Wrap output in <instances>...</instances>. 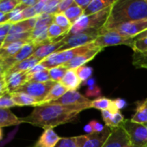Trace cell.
<instances>
[{"instance_id": "cell-1", "label": "cell", "mask_w": 147, "mask_h": 147, "mask_svg": "<svg viewBox=\"0 0 147 147\" xmlns=\"http://www.w3.org/2000/svg\"><path fill=\"white\" fill-rule=\"evenodd\" d=\"M88 109L87 106L62 105L54 102L44 103L35 107L28 116L22 118V121L23 123H28L43 129H54L58 126L77 121L80 113Z\"/></svg>"}, {"instance_id": "cell-2", "label": "cell", "mask_w": 147, "mask_h": 147, "mask_svg": "<svg viewBox=\"0 0 147 147\" xmlns=\"http://www.w3.org/2000/svg\"><path fill=\"white\" fill-rule=\"evenodd\" d=\"M143 20H147L146 0H115L108 19L99 34L123 24Z\"/></svg>"}, {"instance_id": "cell-3", "label": "cell", "mask_w": 147, "mask_h": 147, "mask_svg": "<svg viewBox=\"0 0 147 147\" xmlns=\"http://www.w3.org/2000/svg\"><path fill=\"white\" fill-rule=\"evenodd\" d=\"M112 7V6H111ZM111 7L91 16H82L70 28L67 35L86 33L92 34H100L101 30L104 28L108 16L110 15Z\"/></svg>"}, {"instance_id": "cell-4", "label": "cell", "mask_w": 147, "mask_h": 147, "mask_svg": "<svg viewBox=\"0 0 147 147\" xmlns=\"http://www.w3.org/2000/svg\"><path fill=\"white\" fill-rule=\"evenodd\" d=\"M95 47H97L93 42V43L88 44L86 46L73 48V49L58 51V52L49 55L43 60H42L40 64L42 65H43L46 69L49 70L51 68L65 65V64L68 63L69 61H71L72 59H74L75 58H76L77 56H79L93 48H95Z\"/></svg>"}, {"instance_id": "cell-5", "label": "cell", "mask_w": 147, "mask_h": 147, "mask_svg": "<svg viewBox=\"0 0 147 147\" xmlns=\"http://www.w3.org/2000/svg\"><path fill=\"white\" fill-rule=\"evenodd\" d=\"M127 132L132 147H147V128L145 125L137 124L131 119H125L121 125Z\"/></svg>"}, {"instance_id": "cell-6", "label": "cell", "mask_w": 147, "mask_h": 147, "mask_svg": "<svg viewBox=\"0 0 147 147\" xmlns=\"http://www.w3.org/2000/svg\"><path fill=\"white\" fill-rule=\"evenodd\" d=\"M55 82L49 81L47 83H33V82H27L25 84L21 86L16 92H23L25 93L40 102V105L55 85Z\"/></svg>"}, {"instance_id": "cell-7", "label": "cell", "mask_w": 147, "mask_h": 147, "mask_svg": "<svg viewBox=\"0 0 147 147\" xmlns=\"http://www.w3.org/2000/svg\"><path fill=\"white\" fill-rule=\"evenodd\" d=\"M133 42H134L133 38H128L123 36L114 31H108L99 34L94 43L97 47L104 49L107 47L118 46V45H126L132 48Z\"/></svg>"}, {"instance_id": "cell-8", "label": "cell", "mask_w": 147, "mask_h": 147, "mask_svg": "<svg viewBox=\"0 0 147 147\" xmlns=\"http://www.w3.org/2000/svg\"><path fill=\"white\" fill-rule=\"evenodd\" d=\"M111 128L106 127L101 133H91L75 137L78 147H102L111 134Z\"/></svg>"}, {"instance_id": "cell-9", "label": "cell", "mask_w": 147, "mask_h": 147, "mask_svg": "<svg viewBox=\"0 0 147 147\" xmlns=\"http://www.w3.org/2000/svg\"><path fill=\"white\" fill-rule=\"evenodd\" d=\"M97 36L98 34H86V33L66 35L65 37H63V45L59 51L73 49L93 43L96 40Z\"/></svg>"}, {"instance_id": "cell-10", "label": "cell", "mask_w": 147, "mask_h": 147, "mask_svg": "<svg viewBox=\"0 0 147 147\" xmlns=\"http://www.w3.org/2000/svg\"><path fill=\"white\" fill-rule=\"evenodd\" d=\"M111 134L102 147H129L131 141L127 132L120 126L111 129Z\"/></svg>"}, {"instance_id": "cell-11", "label": "cell", "mask_w": 147, "mask_h": 147, "mask_svg": "<svg viewBox=\"0 0 147 147\" xmlns=\"http://www.w3.org/2000/svg\"><path fill=\"white\" fill-rule=\"evenodd\" d=\"M147 30V20L137 21L123 24L111 30L128 38H136L139 34Z\"/></svg>"}, {"instance_id": "cell-12", "label": "cell", "mask_w": 147, "mask_h": 147, "mask_svg": "<svg viewBox=\"0 0 147 147\" xmlns=\"http://www.w3.org/2000/svg\"><path fill=\"white\" fill-rule=\"evenodd\" d=\"M53 102L62 105L87 106L90 109L92 101L88 99L86 96L81 95L78 90H68L60 99Z\"/></svg>"}, {"instance_id": "cell-13", "label": "cell", "mask_w": 147, "mask_h": 147, "mask_svg": "<svg viewBox=\"0 0 147 147\" xmlns=\"http://www.w3.org/2000/svg\"><path fill=\"white\" fill-rule=\"evenodd\" d=\"M4 76L7 91L10 94L16 92L21 86H23L28 82L27 72L16 71L12 73H5Z\"/></svg>"}, {"instance_id": "cell-14", "label": "cell", "mask_w": 147, "mask_h": 147, "mask_svg": "<svg viewBox=\"0 0 147 147\" xmlns=\"http://www.w3.org/2000/svg\"><path fill=\"white\" fill-rule=\"evenodd\" d=\"M103 49L99 48V47H95L93 48L79 56H77L76 58H75L74 59H72L71 61H69L68 63L62 65L64 67H66L68 70H76L81 66L86 65L87 63H88L89 61H91L92 59H94V57L102 51Z\"/></svg>"}, {"instance_id": "cell-15", "label": "cell", "mask_w": 147, "mask_h": 147, "mask_svg": "<svg viewBox=\"0 0 147 147\" xmlns=\"http://www.w3.org/2000/svg\"><path fill=\"white\" fill-rule=\"evenodd\" d=\"M63 45V38L58 41H53V42H49L44 45H42L38 47L36 51L33 53V56L40 59L41 60H43L49 55L58 52L60 48Z\"/></svg>"}, {"instance_id": "cell-16", "label": "cell", "mask_w": 147, "mask_h": 147, "mask_svg": "<svg viewBox=\"0 0 147 147\" xmlns=\"http://www.w3.org/2000/svg\"><path fill=\"white\" fill-rule=\"evenodd\" d=\"M60 140L61 137L54 131L53 128L44 129L43 133L33 147H55Z\"/></svg>"}, {"instance_id": "cell-17", "label": "cell", "mask_w": 147, "mask_h": 147, "mask_svg": "<svg viewBox=\"0 0 147 147\" xmlns=\"http://www.w3.org/2000/svg\"><path fill=\"white\" fill-rule=\"evenodd\" d=\"M59 83L66 87L68 90H77L82 84V82L81 81L75 70H68Z\"/></svg>"}, {"instance_id": "cell-18", "label": "cell", "mask_w": 147, "mask_h": 147, "mask_svg": "<svg viewBox=\"0 0 147 147\" xmlns=\"http://www.w3.org/2000/svg\"><path fill=\"white\" fill-rule=\"evenodd\" d=\"M90 109H95L101 111L108 110L113 114L120 112V110H118L115 106L114 100L107 97H102V96L97 97L96 99L93 100L90 105Z\"/></svg>"}, {"instance_id": "cell-19", "label": "cell", "mask_w": 147, "mask_h": 147, "mask_svg": "<svg viewBox=\"0 0 147 147\" xmlns=\"http://www.w3.org/2000/svg\"><path fill=\"white\" fill-rule=\"evenodd\" d=\"M41 59L35 57V56H30L29 58L16 63L14 65L9 71H7L5 73H12V72H16V71H21V72H28L29 70H31L34 66L41 63Z\"/></svg>"}, {"instance_id": "cell-20", "label": "cell", "mask_w": 147, "mask_h": 147, "mask_svg": "<svg viewBox=\"0 0 147 147\" xmlns=\"http://www.w3.org/2000/svg\"><path fill=\"white\" fill-rule=\"evenodd\" d=\"M115 0H92L89 5L84 9L83 16H91L97 14L114 3Z\"/></svg>"}, {"instance_id": "cell-21", "label": "cell", "mask_w": 147, "mask_h": 147, "mask_svg": "<svg viewBox=\"0 0 147 147\" xmlns=\"http://www.w3.org/2000/svg\"><path fill=\"white\" fill-rule=\"evenodd\" d=\"M22 118L15 115L10 109H0V128L22 124Z\"/></svg>"}, {"instance_id": "cell-22", "label": "cell", "mask_w": 147, "mask_h": 147, "mask_svg": "<svg viewBox=\"0 0 147 147\" xmlns=\"http://www.w3.org/2000/svg\"><path fill=\"white\" fill-rule=\"evenodd\" d=\"M131 121L137 124L145 125L147 123V99L136 102V111Z\"/></svg>"}, {"instance_id": "cell-23", "label": "cell", "mask_w": 147, "mask_h": 147, "mask_svg": "<svg viewBox=\"0 0 147 147\" xmlns=\"http://www.w3.org/2000/svg\"><path fill=\"white\" fill-rule=\"evenodd\" d=\"M11 96L12 99L16 104V106H19V107H23V106H39L40 102L36 100L34 97L23 93V92H14L11 93Z\"/></svg>"}, {"instance_id": "cell-24", "label": "cell", "mask_w": 147, "mask_h": 147, "mask_svg": "<svg viewBox=\"0 0 147 147\" xmlns=\"http://www.w3.org/2000/svg\"><path fill=\"white\" fill-rule=\"evenodd\" d=\"M37 47L32 43V42H29L24 44L22 48L16 53V54H15L14 56L11 57L12 62L14 65H16L18 62H21L28 58H29L30 56L33 55L34 52L36 51Z\"/></svg>"}, {"instance_id": "cell-25", "label": "cell", "mask_w": 147, "mask_h": 147, "mask_svg": "<svg viewBox=\"0 0 147 147\" xmlns=\"http://www.w3.org/2000/svg\"><path fill=\"white\" fill-rule=\"evenodd\" d=\"M67 91H68V89L66 87H64L61 83H55V85L50 90V91L49 92V94L47 95V96L45 97V99L43 100V102H42V104L49 103V102H53L57 101Z\"/></svg>"}, {"instance_id": "cell-26", "label": "cell", "mask_w": 147, "mask_h": 147, "mask_svg": "<svg viewBox=\"0 0 147 147\" xmlns=\"http://www.w3.org/2000/svg\"><path fill=\"white\" fill-rule=\"evenodd\" d=\"M68 33V30L61 28L55 23H52L48 28V37L50 42L58 41L65 37Z\"/></svg>"}, {"instance_id": "cell-27", "label": "cell", "mask_w": 147, "mask_h": 147, "mask_svg": "<svg viewBox=\"0 0 147 147\" xmlns=\"http://www.w3.org/2000/svg\"><path fill=\"white\" fill-rule=\"evenodd\" d=\"M83 12L84 9L78 6L75 3H74V4L64 12V15L68 17L72 25H74L83 16Z\"/></svg>"}, {"instance_id": "cell-28", "label": "cell", "mask_w": 147, "mask_h": 147, "mask_svg": "<svg viewBox=\"0 0 147 147\" xmlns=\"http://www.w3.org/2000/svg\"><path fill=\"white\" fill-rule=\"evenodd\" d=\"M26 44L24 42H14L11 43L5 47L0 48V58H8L12 57L22 48V47Z\"/></svg>"}, {"instance_id": "cell-29", "label": "cell", "mask_w": 147, "mask_h": 147, "mask_svg": "<svg viewBox=\"0 0 147 147\" xmlns=\"http://www.w3.org/2000/svg\"><path fill=\"white\" fill-rule=\"evenodd\" d=\"M67 71H68V69L66 67H64L63 65H59V66L49 69V77H50L51 81L55 82V83H59L62 79V78L64 77Z\"/></svg>"}, {"instance_id": "cell-30", "label": "cell", "mask_w": 147, "mask_h": 147, "mask_svg": "<svg viewBox=\"0 0 147 147\" xmlns=\"http://www.w3.org/2000/svg\"><path fill=\"white\" fill-rule=\"evenodd\" d=\"M51 81L49 70H44L31 75H28V82L33 83H47Z\"/></svg>"}, {"instance_id": "cell-31", "label": "cell", "mask_w": 147, "mask_h": 147, "mask_svg": "<svg viewBox=\"0 0 147 147\" xmlns=\"http://www.w3.org/2000/svg\"><path fill=\"white\" fill-rule=\"evenodd\" d=\"M132 49L134 53L140 55H147V38L134 39Z\"/></svg>"}, {"instance_id": "cell-32", "label": "cell", "mask_w": 147, "mask_h": 147, "mask_svg": "<svg viewBox=\"0 0 147 147\" xmlns=\"http://www.w3.org/2000/svg\"><path fill=\"white\" fill-rule=\"evenodd\" d=\"M20 2L21 0H0V12L3 14L12 12Z\"/></svg>"}, {"instance_id": "cell-33", "label": "cell", "mask_w": 147, "mask_h": 147, "mask_svg": "<svg viewBox=\"0 0 147 147\" xmlns=\"http://www.w3.org/2000/svg\"><path fill=\"white\" fill-rule=\"evenodd\" d=\"M53 19H54V16L49 15L46 13H42L38 16L37 21H36V26L34 28H49L53 23Z\"/></svg>"}, {"instance_id": "cell-34", "label": "cell", "mask_w": 147, "mask_h": 147, "mask_svg": "<svg viewBox=\"0 0 147 147\" xmlns=\"http://www.w3.org/2000/svg\"><path fill=\"white\" fill-rule=\"evenodd\" d=\"M124 121H125L124 115L120 111L118 113L113 114L111 118L109 119V121L105 125H106V127L113 129V128H116V127H120L122 125V123L124 122Z\"/></svg>"}, {"instance_id": "cell-35", "label": "cell", "mask_w": 147, "mask_h": 147, "mask_svg": "<svg viewBox=\"0 0 147 147\" xmlns=\"http://www.w3.org/2000/svg\"><path fill=\"white\" fill-rule=\"evenodd\" d=\"M53 22L55 23L56 25L60 26L61 28L68 30V32H69L71 27L73 26L72 23L70 22V21L68 19V17L64 15V13L55 15L54 16V19H53Z\"/></svg>"}, {"instance_id": "cell-36", "label": "cell", "mask_w": 147, "mask_h": 147, "mask_svg": "<svg viewBox=\"0 0 147 147\" xmlns=\"http://www.w3.org/2000/svg\"><path fill=\"white\" fill-rule=\"evenodd\" d=\"M77 75L79 76L81 81L82 82V84H84L89 78H91V76L93 75V68L90 66H81L75 70Z\"/></svg>"}, {"instance_id": "cell-37", "label": "cell", "mask_w": 147, "mask_h": 147, "mask_svg": "<svg viewBox=\"0 0 147 147\" xmlns=\"http://www.w3.org/2000/svg\"><path fill=\"white\" fill-rule=\"evenodd\" d=\"M61 0H47L42 13L55 16L58 12V5Z\"/></svg>"}, {"instance_id": "cell-38", "label": "cell", "mask_w": 147, "mask_h": 147, "mask_svg": "<svg viewBox=\"0 0 147 147\" xmlns=\"http://www.w3.org/2000/svg\"><path fill=\"white\" fill-rule=\"evenodd\" d=\"M15 106L16 104L12 99L10 93L5 92L0 95V109H10Z\"/></svg>"}, {"instance_id": "cell-39", "label": "cell", "mask_w": 147, "mask_h": 147, "mask_svg": "<svg viewBox=\"0 0 147 147\" xmlns=\"http://www.w3.org/2000/svg\"><path fill=\"white\" fill-rule=\"evenodd\" d=\"M55 147H78L75 137H61Z\"/></svg>"}, {"instance_id": "cell-40", "label": "cell", "mask_w": 147, "mask_h": 147, "mask_svg": "<svg viewBox=\"0 0 147 147\" xmlns=\"http://www.w3.org/2000/svg\"><path fill=\"white\" fill-rule=\"evenodd\" d=\"M133 64L136 67H139L142 65H146L147 64V55H140V54L134 53Z\"/></svg>"}, {"instance_id": "cell-41", "label": "cell", "mask_w": 147, "mask_h": 147, "mask_svg": "<svg viewBox=\"0 0 147 147\" xmlns=\"http://www.w3.org/2000/svg\"><path fill=\"white\" fill-rule=\"evenodd\" d=\"M75 3V0H61L58 5V12L57 14L64 13L69 7H71Z\"/></svg>"}, {"instance_id": "cell-42", "label": "cell", "mask_w": 147, "mask_h": 147, "mask_svg": "<svg viewBox=\"0 0 147 147\" xmlns=\"http://www.w3.org/2000/svg\"><path fill=\"white\" fill-rule=\"evenodd\" d=\"M11 26H12V24L10 22L0 24V40H5V38L9 34Z\"/></svg>"}, {"instance_id": "cell-43", "label": "cell", "mask_w": 147, "mask_h": 147, "mask_svg": "<svg viewBox=\"0 0 147 147\" xmlns=\"http://www.w3.org/2000/svg\"><path fill=\"white\" fill-rule=\"evenodd\" d=\"M22 16H23V20H27V19L34 18V17L37 16L38 15L36 14L34 7H29V8L24 9L22 11Z\"/></svg>"}, {"instance_id": "cell-44", "label": "cell", "mask_w": 147, "mask_h": 147, "mask_svg": "<svg viewBox=\"0 0 147 147\" xmlns=\"http://www.w3.org/2000/svg\"><path fill=\"white\" fill-rule=\"evenodd\" d=\"M101 88L97 85H94V86H90L86 92V96H98L101 97Z\"/></svg>"}, {"instance_id": "cell-45", "label": "cell", "mask_w": 147, "mask_h": 147, "mask_svg": "<svg viewBox=\"0 0 147 147\" xmlns=\"http://www.w3.org/2000/svg\"><path fill=\"white\" fill-rule=\"evenodd\" d=\"M89 125L91 126V127H92L94 133H101V132L105 129V127H104L102 124H101L99 121H94H94H91L89 122Z\"/></svg>"}, {"instance_id": "cell-46", "label": "cell", "mask_w": 147, "mask_h": 147, "mask_svg": "<svg viewBox=\"0 0 147 147\" xmlns=\"http://www.w3.org/2000/svg\"><path fill=\"white\" fill-rule=\"evenodd\" d=\"M46 2H47V0H39L37 2V3L34 6V9H35V10H36V14L38 16L42 14L43 9H44L45 4H46Z\"/></svg>"}, {"instance_id": "cell-47", "label": "cell", "mask_w": 147, "mask_h": 147, "mask_svg": "<svg viewBox=\"0 0 147 147\" xmlns=\"http://www.w3.org/2000/svg\"><path fill=\"white\" fill-rule=\"evenodd\" d=\"M8 92L7 87H6V81H5V76L1 75L0 76V95Z\"/></svg>"}, {"instance_id": "cell-48", "label": "cell", "mask_w": 147, "mask_h": 147, "mask_svg": "<svg viewBox=\"0 0 147 147\" xmlns=\"http://www.w3.org/2000/svg\"><path fill=\"white\" fill-rule=\"evenodd\" d=\"M44 70H48L46 69L43 65H42L41 64H38L36 65V66H34L31 70H29L27 74L28 75H31V74H34V73H36V72H39V71H44Z\"/></svg>"}, {"instance_id": "cell-49", "label": "cell", "mask_w": 147, "mask_h": 147, "mask_svg": "<svg viewBox=\"0 0 147 147\" xmlns=\"http://www.w3.org/2000/svg\"><path fill=\"white\" fill-rule=\"evenodd\" d=\"M114 103H115V106L117 108L118 110H121L122 109H124L126 106V102L123 99H115L114 100Z\"/></svg>"}, {"instance_id": "cell-50", "label": "cell", "mask_w": 147, "mask_h": 147, "mask_svg": "<svg viewBox=\"0 0 147 147\" xmlns=\"http://www.w3.org/2000/svg\"><path fill=\"white\" fill-rule=\"evenodd\" d=\"M91 1L92 0H75V3L78 6H80L81 9H85L89 5V3H91Z\"/></svg>"}, {"instance_id": "cell-51", "label": "cell", "mask_w": 147, "mask_h": 147, "mask_svg": "<svg viewBox=\"0 0 147 147\" xmlns=\"http://www.w3.org/2000/svg\"><path fill=\"white\" fill-rule=\"evenodd\" d=\"M94 83H95V80H94V78H89V79H88V80L84 84H85V85H88V86L90 87V86H94V85H95V84H94Z\"/></svg>"}, {"instance_id": "cell-52", "label": "cell", "mask_w": 147, "mask_h": 147, "mask_svg": "<svg viewBox=\"0 0 147 147\" xmlns=\"http://www.w3.org/2000/svg\"><path fill=\"white\" fill-rule=\"evenodd\" d=\"M142 38H147V30L144 31L143 33H141L140 34H139L136 38L134 39H142Z\"/></svg>"}, {"instance_id": "cell-53", "label": "cell", "mask_w": 147, "mask_h": 147, "mask_svg": "<svg viewBox=\"0 0 147 147\" xmlns=\"http://www.w3.org/2000/svg\"><path fill=\"white\" fill-rule=\"evenodd\" d=\"M84 130L88 133V134H91V133H93V129H92V127H91V126L89 125V123L84 127Z\"/></svg>"}, {"instance_id": "cell-54", "label": "cell", "mask_w": 147, "mask_h": 147, "mask_svg": "<svg viewBox=\"0 0 147 147\" xmlns=\"http://www.w3.org/2000/svg\"><path fill=\"white\" fill-rule=\"evenodd\" d=\"M5 72H6V71L4 70V68L0 65V76L1 75H4L5 74Z\"/></svg>"}, {"instance_id": "cell-55", "label": "cell", "mask_w": 147, "mask_h": 147, "mask_svg": "<svg viewBox=\"0 0 147 147\" xmlns=\"http://www.w3.org/2000/svg\"><path fill=\"white\" fill-rule=\"evenodd\" d=\"M139 68H143V69H146V70H147V64H146V65H140V66H139Z\"/></svg>"}, {"instance_id": "cell-56", "label": "cell", "mask_w": 147, "mask_h": 147, "mask_svg": "<svg viewBox=\"0 0 147 147\" xmlns=\"http://www.w3.org/2000/svg\"><path fill=\"white\" fill-rule=\"evenodd\" d=\"M3 138V131H2V128H0V140H2Z\"/></svg>"}, {"instance_id": "cell-57", "label": "cell", "mask_w": 147, "mask_h": 147, "mask_svg": "<svg viewBox=\"0 0 147 147\" xmlns=\"http://www.w3.org/2000/svg\"><path fill=\"white\" fill-rule=\"evenodd\" d=\"M3 42H0V48H1L2 46H3Z\"/></svg>"}, {"instance_id": "cell-58", "label": "cell", "mask_w": 147, "mask_h": 147, "mask_svg": "<svg viewBox=\"0 0 147 147\" xmlns=\"http://www.w3.org/2000/svg\"><path fill=\"white\" fill-rule=\"evenodd\" d=\"M145 126H146V127L147 128V123H146V124H145Z\"/></svg>"}, {"instance_id": "cell-59", "label": "cell", "mask_w": 147, "mask_h": 147, "mask_svg": "<svg viewBox=\"0 0 147 147\" xmlns=\"http://www.w3.org/2000/svg\"><path fill=\"white\" fill-rule=\"evenodd\" d=\"M129 147H132V146H129Z\"/></svg>"}, {"instance_id": "cell-60", "label": "cell", "mask_w": 147, "mask_h": 147, "mask_svg": "<svg viewBox=\"0 0 147 147\" xmlns=\"http://www.w3.org/2000/svg\"><path fill=\"white\" fill-rule=\"evenodd\" d=\"M146 1H147V0H146Z\"/></svg>"}]
</instances>
